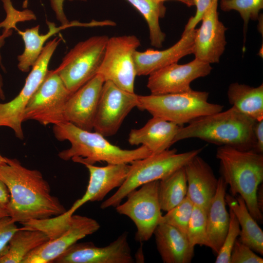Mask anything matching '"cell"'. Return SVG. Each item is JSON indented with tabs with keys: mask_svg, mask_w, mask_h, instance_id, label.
I'll return each instance as SVG.
<instances>
[{
	"mask_svg": "<svg viewBox=\"0 0 263 263\" xmlns=\"http://www.w3.org/2000/svg\"><path fill=\"white\" fill-rule=\"evenodd\" d=\"M0 165V179L10 194L6 208L16 223L56 216L66 209L58 199L52 195L48 182L38 170L24 167L17 159L6 157Z\"/></svg>",
	"mask_w": 263,
	"mask_h": 263,
	"instance_id": "6da1fadb",
	"label": "cell"
},
{
	"mask_svg": "<svg viewBox=\"0 0 263 263\" xmlns=\"http://www.w3.org/2000/svg\"><path fill=\"white\" fill-rule=\"evenodd\" d=\"M53 131L57 140H67L71 144L69 149L58 154L65 161L72 160L84 165L102 162L107 164H131L152 154L142 145L133 150L123 149L96 132L81 129L66 121L54 125Z\"/></svg>",
	"mask_w": 263,
	"mask_h": 263,
	"instance_id": "7a4b0ae2",
	"label": "cell"
},
{
	"mask_svg": "<svg viewBox=\"0 0 263 263\" xmlns=\"http://www.w3.org/2000/svg\"><path fill=\"white\" fill-rule=\"evenodd\" d=\"M255 122L232 106L226 111L199 117L187 126L181 127L174 142L196 138L220 146L253 150L256 143L253 132Z\"/></svg>",
	"mask_w": 263,
	"mask_h": 263,
	"instance_id": "3957f363",
	"label": "cell"
},
{
	"mask_svg": "<svg viewBox=\"0 0 263 263\" xmlns=\"http://www.w3.org/2000/svg\"><path fill=\"white\" fill-rule=\"evenodd\" d=\"M216 156L220 161L221 177L229 185L231 195H240L254 219L262 222L257 193L263 181V153L221 146L217 149Z\"/></svg>",
	"mask_w": 263,
	"mask_h": 263,
	"instance_id": "277c9868",
	"label": "cell"
},
{
	"mask_svg": "<svg viewBox=\"0 0 263 263\" xmlns=\"http://www.w3.org/2000/svg\"><path fill=\"white\" fill-rule=\"evenodd\" d=\"M202 150L199 149L178 153L175 149H168L132 162L130 164L129 171L124 183L113 195L102 203L100 208L116 207L131 192L145 184L159 181L185 167Z\"/></svg>",
	"mask_w": 263,
	"mask_h": 263,
	"instance_id": "5b68a950",
	"label": "cell"
},
{
	"mask_svg": "<svg viewBox=\"0 0 263 263\" xmlns=\"http://www.w3.org/2000/svg\"><path fill=\"white\" fill-rule=\"evenodd\" d=\"M209 93L193 90L184 93L138 95L137 107L180 126L223 111L224 106L208 101Z\"/></svg>",
	"mask_w": 263,
	"mask_h": 263,
	"instance_id": "8992f818",
	"label": "cell"
},
{
	"mask_svg": "<svg viewBox=\"0 0 263 263\" xmlns=\"http://www.w3.org/2000/svg\"><path fill=\"white\" fill-rule=\"evenodd\" d=\"M109 37L96 36L76 44L54 70L73 94L98 73Z\"/></svg>",
	"mask_w": 263,
	"mask_h": 263,
	"instance_id": "52a82bcc",
	"label": "cell"
},
{
	"mask_svg": "<svg viewBox=\"0 0 263 263\" xmlns=\"http://www.w3.org/2000/svg\"><path fill=\"white\" fill-rule=\"evenodd\" d=\"M60 41L56 38L45 44L19 93L11 101L0 103V127L11 128L19 139L24 138L22 123L24 109L46 77L50 59Z\"/></svg>",
	"mask_w": 263,
	"mask_h": 263,
	"instance_id": "ba28073f",
	"label": "cell"
},
{
	"mask_svg": "<svg viewBox=\"0 0 263 263\" xmlns=\"http://www.w3.org/2000/svg\"><path fill=\"white\" fill-rule=\"evenodd\" d=\"M140 44L134 35L109 38L97 74L104 81H111L126 91L134 93L137 75L133 54Z\"/></svg>",
	"mask_w": 263,
	"mask_h": 263,
	"instance_id": "9c48e42d",
	"label": "cell"
},
{
	"mask_svg": "<svg viewBox=\"0 0 263 263\" xmlns=\"http://www.w3.org/2000/svg\"><path fill=\"white\" fill-rule=\"evenodd\" d=\"M72 94L58 74L54 70H49L27 103L23 122L33 120L44 126L64 122L65 106Z\"/></svg>",
	"mask_w": 263,
	"mask_h": 263,
	"instance_id": "30bf717a",
	"label": "cell"
},
{
	"mask_svg": "<svg viewBox=\"0 0 263 263\" xmlns=\"http://www.w3.org/2000/svg\"><path fill=\"white\" fill-rule=\"evenodd\" d=\"M159 181L145 184L131 192L127 200L115 207L120 214L130 218L135 225V239L143 242L150 239L163 215L158 197Z\"/></svg>",
	"mask_w": 263,
	"mask_h": 263,
	"instance_id": "8fae6325",
	"label": "cell"
},
{
	"mask_svg": "<svg viewBox=\"0 0 263 263\" xmlns=\"http://www.w3.org/2000/svg\"><path fill=\"white\" fill-rule=\"evenodd\" d=\"M138 95L105 81L94 123L95 132L104 137L115 134L130 112L137 107Z\"/></svg>",
	"mask_w": 263,
	"mask_h": 263,
	"instance_id": "7c38bea8",
	"label": "cell"
},
{
	"mask_svg": "<svg viewBox=\"0 0 263 263\" xmlns=\"http://www.w3.org/2000/svg\"><path fill=\"white\" fill-rule=\"evenodd\" d=\"M212 69L210 64L196 58L185 64L174 63L150 74L147 86L151 94L188 92L193 80L207 76Z\"/></svg>",
	"mask_w": 263,
	"mask_h": 263,
	"instance_id": "4fadbf2b",
	"label": "cell"
},
{
	"mask_svg": "<svg viewBox=\"0 0 263 263\" xmlns=\"http://www.w3.org/2000/svg\"><path fill=\"white\" fill-rule=\"evenodd\" d=\"M127 232L121 234L108 245L98 247L93 242L76 243L53 263H133L134 258Z\"/></svg>",
	"mask_w": 263,
	"mask_h": 263,
	"instance_id": "5bb4252c",
	"label": "cell"
},
{
	"mask_svg": "<svg viewBox=\"0 0 263 263\" xmlns=\"http://www.w3.org/2000/svg\"><path fill=\"white\" fill-rule=\"evenodd\" d=\"M94 219L85 216L73 215L67 228L57 237L49 239L29 253L22 263H50L68 248L100 228Z\"/></svg>",
	"mask_w": 263,
	"mask_h": 263,
	"instance_id": "9a60e30c",
	"label": "cell"
},
{
	"mask_svg": "<svg viewBox=\"0 0 263 263\" xmlns=\"http://www.w3.org/2000/svg\"><path fill=\"white\" fill-rule=\"evenodd\" d=\"M218 0H213L196 29L192 54L195 58L209 64L218 63L226 44V27L219 20Z\"/></svg>",
	"mask_w": 263,
	"mask_h": 263,
	"instance_id": "2e32d148",
	"label": "cell"
},
{
	"mask_svg": "<svg viewBox=\"0 0 263 263\" xmlns=\"http://www.w3.org/2000/svg\"><path fill=\"white\" fill-rule=\"evenodd\" d=\"M104 82L103 77L97 74L73 93L65 106L64 121L81 129L92 131Z\"/></svg>",
	"mask_w": 263,
	"mask_h": 263,
	"instance_id": "e0dca14e",
	"label": "cell"
},
{
	"mask_svg": "<svg viewBox=\"0 0 263 263\" xmlns=\"http://www.w3.org/2000/svg\"><path fill=\"white\" fill-rule=\"evenodd\" d=\"M196 29L185 28L180 39L163 50L151 49L136 50L133 54L136 75H147L170 64L177 63L183 57L192 54Z\"/></svg>",
	"mask_w": 263,
	"mask_h": 263,
	"instance_id": "ac0fdd59",
	"label": "cell"
},
{
	"mask_svg": "<svg viewBox=\"0 0 263 263\" xmlns=\"http://www.w3.org/2000/svg\"><path fill=\"white\" fill-rule=\"evenodd\" d=\"M90 178L86 190L70 209L75 212L88 202L100 201L113 189L120 187L129 171V164H107L104 167L86 164Z\"/></svg>",
	"mask_w": 263,
	"mask_h": 263,
	"instance_id": "d6986e66",
	"label": "cell"
},
{
	"mask_svg": "<svg viewBox=\"0 0 263 263\" xmlns=\"http://www.w3.org/2000/svg\"><path fill=\"white\" fill-rule=\"evenodd\" d=\"M188 190L187 196L194 205L207 211L216 192L218 179L211 167L199 154L184 167Z\"/></svg>",
	"mask_w": 263,
	"mask_h": 263,
	"instance_id": "ffe728a7",
	"label": "cell"
},
{
	"mask_svg": "<svg viewBox=\"0 0 263 263\" xmlns=\"http://www.w3.org/2000/svg\"><path fill=\"white\" fill-rule=\"evenodd\" d=\"M180 126L161 118L152 116L141 128L132 129L128 141L132 145H142L151 153H157L169 149Z\"/></svg>",
	"mask_w": 263,
	"mask_h": 263,
	"instance_id": "44dd1931",
	"label": "cell"
},
{
	"mask_svg": "<svg viewBox=\"0 0 263 263\" xmlns=\"http://www.w3.org/2000/svg\"><path fill=\"white\" fill-rule=\"evenodd\" d=\"M157 249L164 263H189L194 255V247L187 236L176 227L160 223L153 234Z\"/></svg>",
	"mask_w": 263,
	"mask_h": 263,
	"instance_id": "7402d4cb",
	"label": "cell"
},
{
	"mask_svg": "<svg viewBox=\"0 0 263 263\" xmlns=\"http://www.w3.org/2000/svg\"><path fill=\"white\" fill-rule=\"evenodd\" d=\"M227 185L221 176L216 192L207 211V232L208 247L217 254L225 239L229 224L225 196Z\"/></svg>",
	"mask_w": 263,
	"mask_h": 263,
	"instance_id": "603a6c76",
	"label": "cell"
},
{
	"mask_svg": "<svg viewBox=\"0 0 263 263\" xmlns=\"http://www.w3.org/2000/svg\"><path fill=\"white\" fill-rule=\"evenodd\" d=\"M47 24L49 31L45 35L39 34V25L25 31H20L18 29L17 30L24 43V51L18 56V67L21 71H29L41 54L45 42L51 36L65 28L82 24L76 21L56 27L55 23L48 21H47Z\"/></svg>",
	"mask_w": 263,
	"mask_h": 263,
	"instance_id": "cb8c5ba5",
	"label": "cell"
},
{
	"mask_svg": "<svg viewBox=\"0 0 263 263\" xmlns=\"http://www.w3.org/2000/svg\"><path fill=\"white\" fill-rule=\"evenodd\" d=\"M225 201L239 224L241 242L255 252L263 254V232L248 211L244 199L239 195L226 194Z\"/></svg>",
	"mask_w": 263,
	"mask_h": 263,
	"instance_id": "d4e9b609",
	"label": "cell"
},
{
	"mask_svg": "<svg viewBox=\"0 0 263 263\" xmlns=\"http://www.w3.org/2000/svg\"><path fill=\"white\" fill-rule=\"evenodd\" d=\"M229 103L240 113L255 120H263V84L254 87L238 82L228 87Z\"/></svg>",
	"mask_w": 263,
	"mask_h": 263,
	"instance_id": "484cf974",
	"label": "cell"
},
{
	"mask_svg": "<svg viewBox=\"0 0 263 263\" xmlns=\"http://www.w3.org/2000/svg\"><path fill=\"white\" fill-rule=\"evenodd\" d=\"M49 240L41 231L19 227L0 252V263H22L29 253Z\"/></svg>",
	"mask_w": 263,
	"mask_h": 263,
	"instance_id": "4316f807",
	"label": "cell"
},
{
	"mask_svg": "<svg viewBox=\"0 0 263 263\" xmlns=\"http://www.w3.org/2000/svg\"><path fill=\"white\" fill-rule=\"evenodd\" d=\"M187 181L184 167L159 181L158 197L162 210L168 212L186 197Z\"/></svg>",
	"mask_w": 263,
	"mask_h": 263,
	"instance_id": "83f0119b",
	"label": "cell"
},
{
	"mask_svg": "<svg viewBox=\"0 0 263 263\" xmlns=\"http://www.w3.org/2000/svg\"><path fill=\"white\" fill-rule=\"evenodd\" d=\"M134 7L145 19L149 29L150 39L152 46L160 48L165 40L162 31L160 19L165 17L166 8L163 2L156 0H126Z\"/></svg>",
	"mask_w": 263,
	"mask_h": 263,
	"instance_id": "f1b7e54d",
	"label": "cell"
},
{
	"mask_svg": "<svg viewBox=\"0 0 263 263\" xmlns=\"http://www.w3.org/2000/svg\"><path fill=\"white\" fill-rule=\"evenodd\" d=\"M207 211L194 205L192 214L188 224L187 237L190 245L208 247L207 232Z\"/></svg>",
	"mask_w": 263,
	"mask_h": 263,
	"instance_id": "f546056e",
	"label": "cell"
},
{
	"mask_svg": "<svg viewBox=\"0 0 263 263\" xmlns=\"http://www.w3.org/2000/svg\"><path fill=\"white\" fill-rule=\"evenodd\" d=\"M220 8L225 12L235 10L239 13L244 20V36L249 20L259 19V12L263 8V0H221Z\"/></svg>",
	"mask_w": 263,
	"mask_h": 263,
	"instance_id": "4dcf8cb0",
	"label": "cell"
},
{
	"mask_svg": "<svg viewBox=\"0 0 263 263\" xmlns=\"http://www.w3.org/2000/svg\"><path fill=\"white\" fill-rule=\"evenodd\" d=\"M193 206V203L186 196L180 203L162 216L161 223H167L176 227L187 236Z\"/></svg>",
	"mask_w": 263,
	"mask_h": 263,
	"instance_id": "1f68e13d",
	"label": "cell"
},
{
	"mask_svg": "<svg viewBox=\"0 0 263 263\" xmlns=\"http://www.w3.org/2000/svg\"><path fill=\"white\" fill-rule=\"evenodd\" d=\"M229 224L223 244L217 254L216 263H230L231 254L236 240L240 233L239 222L233 211L229 208Z\"/></svg>",
	"mask_w": 263,
	"mask_h": 263,
	"instance_id": "d6a6232c",
	"label": "cell"
},
{
	"mask_svg": "<svg viewBox=\"0 0 263 263\" xmlns=\"http://www.w3.org/2000/svg\"><path fill=\"white\" fill-rule=\"evenodd\" d=\"M3 3V7L6 12V18L5 20L0 23V28L3 27L4 30H9L11 28L18 29L16 27L17 21L36 19V16L30 10H25L19 11L12 6L11 0H1Z\"/></svg>",
	"mask_w": 263,
	"mask_h": 263,
	"instance_id": "836d02e7",
	"label": "cell"
},
{
	"mask_svg": "<svg viewBox=\"0 0 263 263\" xmlns=\"http://www.w3.org/2000/svg\"><path fill=\"white\" fill-rule=\"evenodd\" d=\"M263 259L237 239L233 248L230 263H263Z\"/></svg>",
	"mask_w": 263,
	"mask_h": 263,
	"instance_id": "e575fe53",
	"label": "cell"
},
{
	"mask_svg": "<svg viewBox=\"0 0 263 263\" xmlns=\"http://www.w3.org/2000/svg\"><path fill=\"white\" fill-rule=\"evenodd\" d=\"M19 228L9 216L0 219V252Z\"/></svg>",
	"mask_w": 263,
	"mask_h": 263,
	"instance_id": "d590c367",
	"label": "cell"
},
{
	"mask_svg": "<svg viewBox=\"0 0 263 263\" xmlns=\"http://www.w3.org/2000/svg\"><path fill=\"white\" fill-rule=\"evenodd\" d=\"M213 0H195V6L196 7V11L194 17H191L189 19L185 29L189 30L195 28L196 25L200 22L202 18L210 6Z\"/></svg>",
	"mask_w": 263,
	"mask_h": 263,
	"instance_id": "8d00e7d4",
	"label": "cell"
},
{
	"mask_svg": "<svg viewBox=\"0 0 263 263\" xmlns=\"http://www.w3.org/2000/svg\"><path fill=\"white\" fill-rule=\"evenodd\" d=\"M253 132L255 139L254 150L260 153L263 152V120L256 121Z\"/></svg>",
	"mask_w": 263,
	"mask_h": 263,
	"instance_id": "74e56055",
	"label": "cell"
},
{
	"mask_svg": "<svg viewBox=\"0 0 263 263\" xmlns=\"http://www.w3.org/2000/svg\"><path fill=\"white\" fill-rule=\"evenodd\" d=\"M65 0H50L51 6L55 12L57 19L61 22L63 25L69 23L63 11V5Z\"/></svg>",
	"mask_w": 263,
	"mask_h": 263,
	"instance_id": "f35d334b",
	"label": "cell"
},
{
	"mask_svg": "<svg viewBox=\"0 0 263 263\" xmlns=\"http://www.w3.org/2000/svg\"><path fill=\"white\" fill-rule=\"evenodd\" d=\"M9 200V190L4 183L0 179V205L6 208Z\"/></svg>",
	"mask_w": 263,
	"mask_h": 263,
	"instance_id": "ab89813d",
	"label": "cell"
},
{
	"mask_svg": "<svg viewBox=\"0 0 263 263\" xmlns=\"http://www.w3.org/2000/svg\"><path fill=\"white\" fill-rule=\"evenodd\" d=\"M12 34V30L10 29L9 30H4L3 31V34L1 35H0V49L1 47L4 45L5 43V39L10 36ZM0 66L3 69V67L2 64V59L0 53ZM2 87V82L1 80L0 79V97L1 98L4 97L3 93L1 89Z\"/></svg>",
	"mask_w": 263,
	"mask_h": 263,
	"instance_id": "60d3db41",
	"label": "cell"
},
{
	"mask_svg": "<svg viewBox=\"0 0 263 263\" xmlns=\"http://www.w3.org/2000/svg\"><path fill=\"white\" fill-rule=\"evenodd\" d=\"M159 2H164L165 1L169 0H156ZM181 2L186 4L188 7H191L195 5V0H173Z\"/></svg>",
	"mask_w": 263,
	"mask_h": 263,
	"instance_id": "b9f144b4",
	"label": "cell"
},
{
	"mask_svg": "<svg viewBox=\"0 0 263 263\" xmlns=\"http://www.w3.org/2000/svg\"><path fill=\"white\" fill-rule=\"evenodd\" d=\"M8 216H9L7 208L0 205V219Z\"/></svg>",
	"mask_w": 263,
	"mask_h": 263,
	"instance_id": "7bdbcfd3",
	"label": "cell"
},
{
	"mask_svg": "<svg viewBox=\"0 0 263 263\" xmlns=\"http://www.w3.org/2000/svg\"><path fill=\"white\" fill-rule=\"evenodd\" d=\"M6 163V157H3L0 154V165L5 164Z\"/></svg>",
	"mask_w": 263,
	"mask_h": 263,
	"instance_id": "ee69618b",
	"label": "cell"
}]
</instances>
